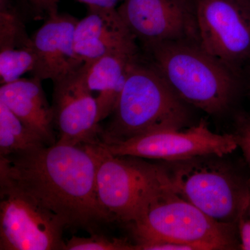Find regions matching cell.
<instances>
[{
	"label": "cell",
	"mask_w": 250,
	"mask_h": 250,
	"mask_svg": "<svg viewBox=\"0 0 250 250\" xmlns=\"http://www.w3.org/2000/svg\"><path fill=\"white\" fill-rule=\"evenodd\" d=\"M95 144L56 143L0 156V175L14 182L63 220L67 228L91 230L112 223L96 190Z\"/></svg>",
	"instance_id": "1"
},
{
	"label": "cell",
	"mask_w": 250,
	"mask_h": 250,
	"mask_svg": "<svg viewBox=\"0 0 250 250\" xmlns=\"http://www.w3.org/2000/svg\"><path fill=\"white\" fill-rule=\"evenodd\" d=\"M136 250H231L239 246L236 227L215 221L179 196L169 184L129 224Z\"/></svg>",
	"instance_id": "2"
},
{
	"label": "cell",
	"mask_w": 250,
	"mask_h": 250,
	"mask_svg": "<svg viewBox=\"0 0 250 250\" xmlns=\"http://www.w3.org/2000/svg\"><path fill=\"white\" fill-rule=\"evenodd\" d=\"M152 63L133 64L111 121L102 129L103 143L125 141L157 130L187 127V105Z\"/></svg>",
	"instance_id": "3"
},
{
	"label": "cell",
	"mask_w": 250,
	"mask_h": 250,
	"mask_svg": "<svg viewBox=\"0 0 250 250\" xmlns=\"http://www.w3.org/2000/svg\"><path fill=\"white\" fill-rule=\"evenodd\" d=\"M146 49L152 63L184 103L209 114L222 113L231 104L237 90V72L200 42H163Z\"/></svg>",
	"instance_id": "4"
},
{
	"label": "cell",
	"mask_w": 250,
	"mask_h": 250,
	"mask_svg": "<svg viewBox=\"0 0 250 250\" xmlns=\"http://www.w3.org/2000/svg\"><path fill=\"white\" fill-rule=\"evenodd\" d=\"M213 156L166 162L169 184L179 196L215 221L236 227L248 180Z\"/></svg>",
	"instance_id": "5"
},
{
	"label": "cell",
	"mask_w": 250,
	"mask_h": 250,
	"mask_svg": "<svg viewBox=\"0 0 250 250\" xmlns=\"http://www.w3.org/2000/svg\"><path fill=\"white\" fill-rule=\"evenodd\" d=\"M98 152L96 190L99 202L113 222L136 221L167 182L164 165L141 158L113 156L95 144Z\"/></svg>",
	"instance_id": "6"
},
{
	"label": "cell",
	"mask_w": 250,
	"mask_h": 250,
	"mask_svg": "<svg viewBox=\"0 0 250 250\" xmlns=\"http://www.w3.org/2000/svg\"><path fill=\"white\" fill-rule=\"evenodd\" d=\"M60 217L0 175V250H65Z\"/></svg>",
	"instance_id": "7"
},
{
	"label": "cell",
	"mask_w": 250,
	"mask_h": 250,
	"mask_svg": "<svg viewBox=\"0 0 250 250\" xmlns=\"http://www.w3.org/2000/svg\"><path fill=\"white\" fill-rule=\"evenodd\" d=\"M113 156H129L165 162L204 156L222 157L238 148L233 134L213 132L205 121L190 127L151 131L136 137L97 143Z\"/></svg>",
	"instance_id": "8"
},
{
	"label": "cell",
	"mask_w": 250,
	"mask_h": 250,
	"mask_svg": "<svg viewBox=\"0 0 250 250\" xmlns=\"http://www.w3.org/2000/svg\"><path fill=\"white\" fill-rule=\"evenodd\" d=\"M200 45L233 71L250 58V0H194Z\"/></svg>",
	"instance_id": "9"
},
{
	"label": "cell",
	"mask_w": 250,
	"mask_h": 250,
	"mask_svg": "<svg viewBox=\"0 0 250 250\" xmlns=\"http://www.w3.org/2000/svg\"><path fill=\"white\" fill-rule=\"evenodd\" d=\"M117 10L146 49L177 41L200 43L194 0H123Z\"/></svg>",
	"instance_id": "10"
},
{
	"label": "cell",
	"mask_w": 250,
	"mask_h": 250,
	"mask_svg": "<svg viewBox=\"0 0 250 250\" xmlns=\"http://www.w3.org/2000/svg\"><path fill=\"white\" fill-rule=\"evenodd\" d=\"M54 83L52 112L59 131L57 142L81 146L100 142L103 128L99 121L96 98L80 71Z\"/></svg>",
	"instance_id": "11"
},
{
	"label": "cell",
	"mask_w": 250,
	"mask_h": 250,
	"mask_svg": "<svg viewBox=\"0 0 250 250\" xmlns=\"http://www.w3.org/2000/svg\"><path fill=\"white\" fill-rule=\"evenodd\" d=\"M78 21L70 15L57 13L45 19L31 36L36 54L32 77L55 83L80 71L84 63L75 51Z\"/></svg>",
	"instance_id": "12"
},
{
	"label": "cell",
	"mask_w": 250,
	"mask_h": 250,
	"mask_svg": "<svg viewBox=\"0 0 250 250\" xmlns=\"http://www.w3.org/2000/svg\"><path fill=\"white\" fill-rule=\"evenodd\" d=\"M75 47L84 64L110 54L138 51L136 39L117 9L88 7L75 28Z\"/></svg>",
	"instance_id": "13"
},
{
	"label": "cell",
	"mask_w": 250,
	"mask_h": 250,
	"mask_svg": "<svg viewBox=\"0 0 250 250\" xmlns=\"http://www.w3.org/2000/svg\"><path fill=\"white\" fill-rule=\"evenodd\" d=\"M36 63L32 38L12 0H0V83L19 80Z\"/></svg>",
	"instance_id": "14"
},
{
	"label": "cell",
	"mask_w": 250,
	"mask_h": 250,
	"mask_svg": "<svg viewBox=\"0 0 250 250\" xmlns=\"http://www.w3.org/2000/svg\"><path fill=\"white\" fill-rule=\"evenodd\" d=\"M42 80L21 78L0 87V102L6 105L47 146L57 143L53 112L46 99Z\"/></svg>",
	"instance_id": "15"
},
{
	"label": "cell",
	"mask_w": 250,
	"mask_h": 250,
	"mask_svg": "<svg viewBox=\"0 0 250 250\" xmlns=\"http://www.w3.org/2000/svg\"><path fill=\"white\" fill-rule=\"evenodd\" d=\"M139 59L138 51L105 56L83 64L82 75L92 93L98 92L99 121H103L114 111L131 66Z\"/></svg>",
	"instance_id": "16"
},
{
	"label": "cell",
	"mask_w": 250,
	"mask_h": 250,
	"mask_svg": "<svg viewBox=\"0 0 250 250\" xmlns=\"http://www.w3.org/2000/svg\"><path fill=\"white\" fill-rule=\"evenodd\" d=\"M47 146L0 102V156L29 152Z\"/></svg>",
	"instance_id": "17"
},
{
	"label": "cell",
	"mask_w": 250,
	"mask_h": 250,
	"mask_svg": "<svg viewBox=\"0 0 250 250\" xmlns=\"http://www.w3.org/2000/svg\"><path fill=\"white\" fill-rule=\"evenodd\" d=\"M65 250H136V246L126 238L93 233L86 238L72 236L65 242Z\"/></svg>",
	"instance_id": "18"
},
{
	"label": "cell",
	"mask_w": 250,
	"mask_h": 250,
	"mask_svg": "<svg viewBox=\"0 0 250 250\" xmlns=\"http://www.w3.org/2000/svg\"><path fill=\"white\" fill-rule=\"evenodd\" d=\"M236 228L240 248L250 250V179L248 180L246 194L237 219Z\"/></svg>",
	"instance_id": "19"
},
{
	"label": "cell",
	"mask_w": 250,
	"mask_h": 250,
	"mask_svg": "<svg viewBox=\"0 0 250 250\" xmlns=\"http://www.w3.org/2000/svg\"><path fill=\"white\" fill-rule=\"evenodd\" d=\"M233 134L238 148L241 149L250 167V116H241L238 118L236 131Z\"/></svg>",
	"instance_id": "20"
},
{
	"label": "cell",
	"mask_w": 250,
	"mask_h": 250,
	"mask_svg": "<svg viewBox=\"0 0 250 250\" xmlns=\"http://www.w3.org/2000/svg\"><path fill=\"white\" fill-rule=\"evenodd\" d=\"M36 19H47L59 13V0H22Z\"/></svg>",
	"instance_id": "21"
},
{
	"label": "cell",
	"mask_w": 250,
	"mask_h": 250,
	"mask_svg": "<svg viewBox=\"0 0 250 250\" xmlns=\"http://www.w3.org/2000/svg\"><path fill=\"white\" fill-rule=\"evenodd\" d=\"M86 4L89 8L98 9H117V5L123 0H77Z\"/></svg>",
	"instance_id": "22"
}]
</instances>
